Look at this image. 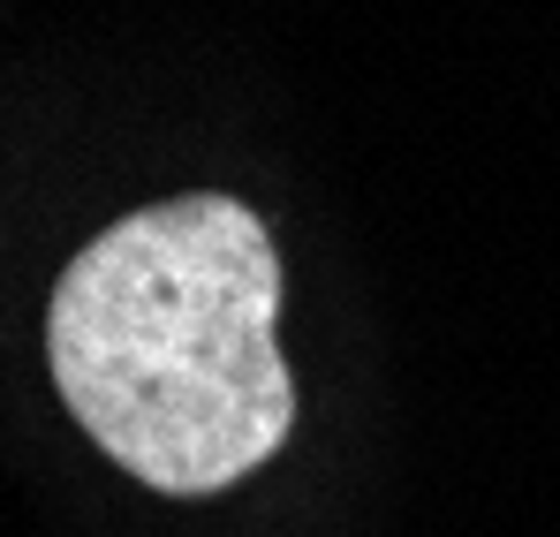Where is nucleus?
<instances>
[{"instance_id":"obj_1","label":"nucleus","mask_w":560,"mask_h":537,"mask_svg":"<svg viewBox=\"0 0 560 537\" xmlns=\"http://www.w3.org/2000/svg\"><path fill=\"white\" fill-rule=\"evenodd\" d=\"M280 258L235 197H167L92 235L54 303L46 363L69 417L152 492L205 500L273 462L295 424Z\"/></svg>"}]
</instances>
